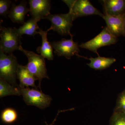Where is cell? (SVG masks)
I'll return each mask as SVG.
<instances>
[{
    "label": "cell",
    "instance_id": "1",
    "mask_svg": "<svg viewBox=\"0 0 125 125\" xmlns=\"http://www.w3.org/2000/svg\"><path fill=\"white\" fill-rule=\"evenodd\" d=\"M19 50L22 52L28 57V62L25 66L37 80H38V87L42 90L41 83L42 79H49L47 74L45 58L41 55L23 49L22 46L20 47Z\"/></svg>",
    "mask_w": 125,
    "mask_h": 125
},
{
    "label": "cell",
    "instance_id": "2",
    "mask_svg": "<svg viewBox=\"0 0 125 125\" xmlns=\"http://www.w3.org/2000/svg\"><path fill=\"white\" fill-rule=\"evenodd\" d=\"M19 65L17 57L13 54L7 55L0 50V79L18 87L16 79Z\"/></svg>",
    "mask_w": 125,
    "mask_h": 125
},
{
    "label": "cell",
    "instance_id": "3",
    "mask_svg": "<svg viewBox=\"0 0 125 125\" xmlns=\"http://www.w3.org/2000/svg\"><path fill=\"white\" fill-rule=\"evenodd\" d=\"M69 9L74 20L83 16L93 15L99 16L103 19L104 15L94 7L88 0H64Z\"/></svg>",
    "mask_w": 125,
    "mask_h": 125
},
{
    "label": "cell",
    "instance_id": "4",
    "mask_svg": "<svg viewBox=\"0 0 125 125\" xmlns=\"http://www.w3.org/2000/svg\"><path fill=\"white\" fill-rule=\"evenodd\" d=\"M19 88L23 99L27 105L35 106L41 109H44L51 105V97L35 88L29 87Z\"/></svg>",
    "mask_w": 125,
    "mask_h": 125
},
{
    "label": "cell",
    "instance_id": "5",
    "mask_svg": "<svg viewBox=\"0 0 125 125\" xmlns=\"http://www.w3.org/2000/svg\"><path fill=\"white\" fill-rule=\"evenodd\" d=\"M1 40L0 50L5 54H13L16 50H19L22 46L21 39L14 31L13 28L0 26Z\"/></svg>",
    "mask_w": 125,
    "mask_h": 125
},
{
    "label": "cell",
    "instance_id": "6",
    "mask_svg": "<svg viewBox=\"0 0 125 125\" xmlns=\"http://www.w3.org/2000/svg\"><path fill=\"white\" fill-rule=\"evenodd\" d=\"M117 42V37L113 35L106 27L97 36L87 42L82 43L79 46L97 53L99 56L97 50L99 48L115 44Z\"/></svg>",
    "mask_w": 125,
    "mask_h": 125
},
{
    "label": "cell",
    "instance_id": "7",
    "mask_svg": "<svg viewBox=\"0 0 125 125\" xmlns=\"http://www.w3.org/2000/svg\"><path fill=\"white\" fill-rule=\"evenodd\" d=\"M44 19L51 21L52 30L56 32L62 36H71L70 32L73 26L74 20L72 14L70 12L66 14L52 15L50 14Z\"/></svg>",
    "mask_w": 125,
    "mask_h": 125
},
{
    "label": "cell",
    "instance_id": "8",
    "mask_svg": "<svg viewBox=\"0 0 125 125\" xmlns=\"http://www.w3.org/2000/svg\"><path fill=\"white\" fill-rule=\"evenodd\" d=\"M73 36L72 34L70 39H62L60 41L50 42L54 49V53L58 56L64 57L68 59H70L74 55L79 57V52L80 51L79 45L78 42H74Z\"/></svg>",
    "mask_w": 125,
    "mask_h": 125
},
{
    "label": "cell",
    "instance_id": "9",
    "mask_svg": "<svg viewBox=\"0 0 125 125\" xmlns=\"http://www.w3.org/2000/svg\"><path fill=\"white\" fill-rule=\"evenodd\" d=\"M29 4L30 12L32 18L42 19L51 14L50 0H30Z\"/></svg>",
    "mask_w": 125,
    "mask_h": 125
},
{
    "label": "cell",
    "instance_id": "10",
    "mask_svg": "<svg viewBox=\"0 0 125 125\" xmlns=\"http://www.w3.org/2000/svg\"><path fill=\"white\" fill-rule=\"evenodd\" d=\"M124 13L116 16L104 14L103 19L106 24L107 27L110 32L117 37L123 36Z\"/></svg>",
    "mask_w": 125,
    "mask_h": 125
},
{
    "label": "cell",
    "instance_id": "11",
    "mask_svg": "<svg viewBox=\"0 0 125 125\" xmlns=\"http://www.w3.org/2000/svg\"><path fill=\"white\" fill-rule=\"evenodd\" d=\"M27 1H22L20 4L16 5L12 2L8 16L14 23L24 24L25 22V15L29 11L30 9L27 7Z\"/></svg>",
    "mask_w": 125,
    "mask_h": 125
},
{
    "label": "cell",
    "instance_id": "12",
    "mask_svg": "<svg viewBox=\"0 0 125 125\" xmlns=\"http://www.w3.org/2000/svg\"><path fill=\"white\" fill-rule=\"evenodd\" d=\"M53 28L51 27L46 31H43L39 29L38 31V34H40L42 38V45L37 48V52L38 54L42 56L45 58H47L48 60H52L54 59L53 54V48L50 42H48L47 38V34L48 31L52 30Z\"/></svg>",
    "mask_w": 125,
    "mask_h": 125
},
{
    "label": "cell",
    "instance_id": "13",
    "mask_svg": "<svg viewBox=\"0 0 125 125\" xmlns=\"http://www.w3.org/2000/svg\"><path fill=\"white\" fill-rule=\"evenodd\" d=\"M104 13L116 16L125 11V0H105L102 1Z\"/></svg>",
    "mask_w": 125,
    "mask_h": 125
},
{
    "label": "cell",
    "instance_id": "14",
    "mask_svg": "<svg viewBox=\"0 0 125 125\" xmlns=\"http://www.w3.org/2000/svg\"><path fill=\"white\" fill-rule=\"evenodd\" d=\"M17 79L20 81V87L21 88L33 87L38 89V87L35 84L36 78L29 71L25 66L19 65L17 72Z\"/></svg>",
    "mask_w": 125,
    "mask_h": 125
},
{
    "label": "cell",
    "instance_id": "15",
    "mask_svg": "<svg viewBox=\"0 0 125 125\" xmlns=\"http://www.w3.org/2000/svg\"><path fill=\"white\" fill-rule=\"evenodd\" d=\"M41 20L38 18H31L19 28L14 27L13 29L16 33L21 37H22L23 34H27L34 37L35 35L38 34L37 30L40 29L37 23Z\"/></svg>",
    "mask_w": 125,
    "mask_h": 125
},
{
    "label": "cell",
    "instance_id": "16",
    "mask_svg": "<svg viewBox=\"0 0 125 125\" xmlns=\"http://www.w3.org/2000/svg\"><path fill=\"white\" fill-rule=\"evenodd\" d=\"M80 57H84L90 61V62L87 65L91 69L95 70H103L110 67L113 64L116 60L113 57H101L99 55L98 57L94 58L91 57L90 58L83 57L80 56Z\"/></svg>",
    "mask_w": 125,
    "mask_h": 125
},
{
    "label": "cell",
    "instance_id": "17",
    "mask_svg": "<svg viewBox=\"0 0 125 125\" xmlns=\"http://www.w3.org/2000/svg\"><path fill=\"white\" fill-rule=\"evenodd\" d=\"M10 95H21L19 85L18 87H15L6 81L0 79V98Z\"/></svg>",
    "mask_w": 125,
    "mask_h": 125
},
{
    "label": "cell",
    "instance_id": "18",
    "mask_svg": "<svg viewBox=\"0 0 125 125\" xmlns=\"http://www.w3.org/2000/svg\"><path fill=\"white\" fill-rule=\"evenodd\" d=\"M0 117L2 122L6 124H11L17 120L18 113L13 108H7L1 112Z\"/></svg>",
    "mask_w": 125,
    "mask_h": 125
},
{
    "label": "cell",
    "instance_id": "19",
    "mask_svg": "<svg viewBox=\"0 0 125 125\" xmlns=\"http://www.w3.org/2000/svg\"><path fill=\"white\" fill-rule=\"evenodd\" d=\"M109 125H125V113L114 112Z\"/></svg>",
    "mask_w": 125,
    "mask_h": 125
},
{
    "label": "cell",
    "instance_id": "20",
    "mask_svg": "<svg viewBox=\"0 0 125 125\" xmlns=\"http://www.w3.org/2000/svg\"><path fill=\"white\" fill-rule=\"evenodd\" d=\"M114 112L125 113V90L119 94Z\"/></svg>",
    "mask_w": 125,
    "mask_h": 125
},
{
    "label": "cell",
    "instance_id": "21",
    "mask_svg": "<svg viewBox=\"0 0 125 125\" xmlns=\"http://www.w3.org/2000/svg\"><path fill=\"white\" fill-rule=\"evenodd\" d=\"M12 2L9 0H0V15L3 17H6L9 14L10 9V5Z\"/></svg>",
    "mask_w": 125,
    "mask_h": 125
},
{
    "label": "cell",
    "instance_id": "22",
    "mask_svg": "<svg viewBox=\"0 0 125 125\" xmlns=\"http://www.w3.org/2000/svg\"><path fill=\"white\" fill-rule=\"evenodd\" d=\"M62 112V111H58V113H57V115L56 116V118H55V119H54V120L53 121V122H52V123H51V124H49V125H48L47 123V122H45V123H46V125H54V123H55V121H56V120L57 117V116H58V114H59V113H60L61 112Z\"/></svg>",
    "mask_w": 125,
    "mask_h": 125
},
{
    "label": "cell",
    "instance_id": "23",
    "mask_svg": "<svg viewBox=\"0 0 125 125\" xmlns=\"http://www.w3.org/2000/svg\"><path fill=\"white\" fill-rule=\"evenodd\" d=\"M123 36H125V11L124 16V33Z\"/></svg>",
    "mask_w": 125,
    "mask_h": 125
}]
</instances>
